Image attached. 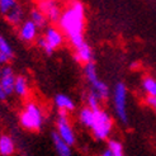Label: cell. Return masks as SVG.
Segmentation results:
<instances>
[{
    "label": "cell",
    "mask_w": 156,
    "mask_h": 156,
    "mask_svg": "<svg viewBox=\"0 0 156 156\" xmlns=\"http://www.w3.org/2000/svg\"><path fill=\"white\" fill-rule=\"evenodd\" d=\"M60 29L67 37L83 33L85 27V8L84 4L79 0H71V3L65 9L64 13H61L58 19Z\"/></svg>",
    "instance_id": "1"
},
{
    "label": "cell",
    "mask_w": 156,
    "mask_h": 156,
    "mask_svg": "<svg viewBox=\"0 0 156 156\" xmlns=\"http://www.w3.org/2000/svg\"><path fill=\"white\" fill-rule=\"evenodd\" d=\"M19 122L22 127L26 129L29 131L41 129L43 124V112L41 107L33 102H29L22 111L19 115Z\"/></svg>",
    "instance_id": "2"
},
{
    "label": "cell",
    "mask_w": 156,
    "mask_h": 156,
    "mask_svg": "<svg viewBox=\"0 0 156 156\" xmlns=\"http://www.w3.org/2000/svg\"><path fill=\"white\" fill-rule=\"evenodd\" d=\"M93 136H94L99 141L107 140L111 135V132L113 129V119L105 111L100 108L95 109V118L90 127Z\"/></svg>",
    "instance_id": "3"
},
{
    "label": "cell",
    "mask_w": 156,
    "mask_h": 156,
    "mask_svg": "<svg viewBox=\"0 0 156 156\" xmlns=\"http://www.w3.org/2000/svg\"><path fill=\"white\" fill-rule=\"evenodd\" d=\"M113 105L114 112L118 119L127 124L128 113H127V87L123 83H117L113 90Z\"/></svg>",
    "instance_id": "4"
},
{
    "label": "cell",
    "mask_w": 156,
    "mask_h": 156,
    "mask_svg": "<svg viewBox=\"0 0 156 156\" xmlns=\"http://www.w3.org/2000/svg\"><path fill=\"white\" fill-rule=\"evenodd\" d=\"M56 132L66 144H69L70 146H74L76 138H75L74 129L69 122L67 114H60L58 115L57 122H56Z\"/></svg>",
    "instance_id": "5"
},
{
    "label": "cell",
    "mask_w": 156,
    "mask_h": 156,
    "mask_svg": "<svg viewBox=\"0 0 156 156\" xmlns=\"http://www.w3.org/2000/svg\"><path fill=\"white\" fill-rule=\"evenodd\" d=\"M37 33L38 27L34 24L33 20L28 19L19 24V37L24 42H33L37 38Z\"/></svg>",
    "instance_id": "6"
},
{
    "label": "cell",
    "mask_w": 156,
    "mask_h": 156,
    "mask_svg": "<svg viewBox=\"0 0 156 156\" xmlns=\"http://www.w3.org/2000/svg\"><path fill=\"white\" fill-rule=\"evenodd\" d=\"M40 9L44 13L47 20H51V22H58L60 17H61V13H62L58 4L55 2V0H46V2H41Z\"/></svg>",
    "instance_id": "7"
},
{
    "label": "cell",
    "mask_w": 156,
    "mask_h": 156,
    "mask_svg": "<svg viewBox=\"0 0 156 156\" xmlns=\"http://www.w3.org/2000/svg\"><path fill=\"white\" fill-rule=\"evenodd\" d=\"M0 81H2V87H3L4 91L6 93V95L9 97L10 94H13L15 75L13 73L12 67L4 66V67L0 69Z\"/></svg>",
    "instance_id": "8"
},
{
    "label": "cell",
    "mask_w": 156,
    "mask_h": 156,
    "mask_svg": "<svg viewBox=\"0 0 156 156\" xmlns=\"http://www.w3.org/2000/svg\"><path fill=\"white\" fill-rule=\"evenodd\" d=\"M44 40L47 42L53 50H56L58 47H61V44L64 43V34H62L61 29L56 28V27H47L44 29Z\"/></svg>",
    "instance_id": "9"
},
{
    "label": "cell",
    "mask_w": 156,
    "mask_h": 156,
    "mask_svg": "<svg viewBox=\"0 0 156 156\" xmlns=\"http://www.w3.org/2000/svg\"><path fill=\"white\" fill-rule=\"evenodd\" d=\"M93 57H94L93 50L87 42H84L81 46L75 48L74 60L76 62H79V64H88V62H91Z\"/></svg>",
    "instance_id": "10"
},
{
    "label": "cell",
    "mask_w": 156,
    "mask_h": 156,
    "mask_svg": "<svg viewBox=\"0 0 156 156\" xmlns=\"http://www.w3.org/2000/svg\"><path fill=\"white\" fill-rule=\"evenodd\" d=\"M53 103L58 109L60 114H67L75 109V103L73 102V99L65 94H57L53 99Z\"/></svg>",
    "instance_id": "11"
},
{
    "label": "cell",
    "mask_w": 156,
    "mask_h": 156,
    "mask_svg": "<svg viewBox=\"0 0 156 156\" xmlns=\"http://www.w3.org/2000/svg\"><path fill=\"white\" fill-rule=\"evenodd\" d=\"M52 142H53V146H55V150L56 152L60 155V156H70L71 155V146L69 144H66L64 140H62L57 132H53L52 133Z\"/></svg>",
    "instance_id": "12"
},
{
    "label": "cell",
    "mask_w": 156,
    "mask_h": 156,
    "mask_svg": "<svg viewBox=\"0 0 156 156\" xmlns=\"http://www.w3.org/2000/svg\"><path fill=\"white\" fill-rule=\"evenodd\" d=\"M15 151V144L10 136L3 135L0 136V155L2 156H10Z\"/></svg>",
    "instance_id": "13"
},
{
    "label": "cell",
    "mask_w": 156,
    "mask_h": 156,
    "mask_svg": "<svg viewBox=\"0 0 156 156\" xmlns=\"http://www.w3.org/2000/svg\"><path fill=\"white\" fill-rule=\"evenodd\" d=\"M95 118V109H91L90 107H85L79 112V121L85 127L90 128Z\"/></svg>",
    "instance_id": "14"
},
{
    "label": "cell",
    "mask_w": 156,
    "mask_h": 156,
    "mask_svg": "<svg viewBox=\"0 0 156 156\" xmlns=\"http://www.w3.org/2000/svg\"><path fill=\"white\" fill-rule=\"evenodd\" d=\"M5 19L13 26H19L23 19V9L17 4L13 9H10L5 14Z\"/></svg>",
    "instance_id": "15"
},
{
    "label": "cell",
    "mask_w": 156,
    "mask_h": 156,
    "mask_svg": "<svg viewBox=\"0 0 156 156\" xmlns=\"http://www.w3.org/2000/svg\"><path fill=\"white\" fill-rule=\"evenodd\" d=\"M91 85V90L93 91H95L97 94L100 97V99H107L108 95H109V88H108V85L99 79V77H97L95 80H93L91 83H89Z\"/></svg>",
    "instance_id": "16"
},
{
    "label": "cell",
    "mask_w": 156,
    "mask_h": 156,
    "mask_svg": "<svg viewBox=\"0 0 156 156\" xmlns=\"http://www.w3.org/2000/svg\"><path fill=\"white\" fill-rule=\"evenodd\" d=\"M13 93L17 94L18 97H26L28 94V83L24 76H15L14 81V89Z\"/></svg>",
    "instance_id": "17"
},
{
    "label": "cell",
    "mask_w": 156,
    "mask_h": 156,
    "mask_svg": "<svg viewBox=\"0 0 156 156\" xmlns=\"http://www.w3.org/2000/svg\"><path fill=\"white\" fill-rule=\"evenodd\" d=\"M142 89L147 95H156V79L154 76H146L142 80Z\"/></svg>",
    "instance_id": "18"
},
{
    "label": "cell",
    "mask_w": 156,
    "mask_h": 156,
    "mask_svg": "<svg viewBox=\"0 0 156 156\" xmlns=\"http://www.w3.org/2000/svg\"><path fill=\"white\" fill-rule=\"evenodd\" d=\"M30 20L34 22V24L38 28H42L46 26V22H47V18H46L44 13L41 9H34L30 12Z\"/></svg>",
    "instance_id": "19"
},
{
    "label": "cell",
    "mask_w": 156,
    "mask_h": 156,
    "mask_svg": "<svg viewBox=\"0 0 156 156\" xmlns=\"http://www.w3.org/2000/svg\"><path fill=\"white\" fill-rule=\"evenodd\" d=\"M107 149L112 152V156H123L124 155L123 145L118 140H109Z\"/></svg>",
    "instance_id": "20"
},
{
    "label": "cell",
    "mask_w": 156,
    "mask_h": 156,
    "mask_svg": "<svg viewBox=\"0 0 156 156\" xmlns=\"http://www.w3.org/2000/svg\"><path fill=\"white\" fill-rule=\"evenodd\" d=\"M100 97L97 94L95 91H90L89 94L87 95V104H88V107H90L91 109H97V108H99V104H100Z\"/></svg>",
    "instance_id": "21"
},
{
    "label": "cell",
    "mask_w": 156,
    "mask_h": 156,
    "mask_svg": "<svg viewBox=\"0 0 156 156\" xmlns=\"http://www.w3.org/2000/svg\"><path fill=\"white\" fill-rule=\"evenodd\" d=\"M0 52L8 55L10 58H13V56H14V52H13L12 46L8 43V41L5 40L4 37H2V36H0Z\"/></svg>",
    "instance_id": "22"
},
{
    "label": "cell",
    "mask_w": 156,
    "mask_h": 156,
    "mask_svg": "<svg viewBox=\"0 0 156 156\" xmlns=\"http://www.w3.org/2000/svg\"><path fill=\"white\" fill-rule=\"evenodd\" d=\"M15 5H17V0H0V13L5 15Z\"/></svg>",
    "instance_id": "23"
},
{
    "label": "cell",
    "mask_w": 156,
    "mask_h": 156,
    "mask_svg": "<svg viewBox=\"0 0 156 156\" xmlns=\"http://www.w3.org/2000/svg\"><path fill=\"white\" fill-rule=\"evenodd\" d=\"M67 38H69V42H70V44H71L74 48L79 47V46H81V44L85 42V40H84V34H83V33H77V34L69 36Z\"/></svg>",
    "instance_id": "24"
},
{
    "label": "cell",
    "mask_w": 156,
    "mask_h": 156,
    "mask_svg": "<svg viewBox=\"0 0 156 156\" xmlns=\"http://www.w3.org/2000/svg\"><path fill=\"white\" fill-rule=\"evenodd\" d=\"M37 44H38V47L43 50V52H44L46 55H52V53H53V51H55V50L51 47V46H50L47 42H46L44 37H40V38H37Z\"/></svg>",
    "instance_id": "25"
},
{
    "label": "cell",
    "mask_w": 156,
    "mask_h": 156,
    "mask_svg": "<svg viewBox=\"0 0 156 156\" xmlns=\"http://www.w3.org/2000/svg\"><path fill=\"white\" fill-rule=\"evenodd\" d=\"M146 103H147V105H150L151 108L156 109V95H147Z\"/></svg>",
    "instance_id": "26"
},
{
    "label": "cell",
    "mask_w": 156,
    "mask_h": 156,
    "mask_svg": "<svg viewBox=\"0 0 156 156\" xmlns=\"http://www.w3.org/2000/svg\"><path fill=\"white\" fill-rule=\"evenodd\" d=\"M12 58L8 56V55H5V53H3V52H0V65H6L8 62H9Z\"/></svg>",
    "instance_id": "27"
},
{
    "label": "cell",
    "mask_w": 156,
    "mask_h": 156,
    "mask_svg": "<svg viewBox=\"0 0 156 156\" xmlns=\"http://www.w3.org/2000/svg\"><path fill=\"white\" fill-rule=\"evenodd\" d=\"M6 98H8V95H6V93L4 91L3 87H2V81H0V100H5Z\"/></svg>",
    "instance_id": "28"
},
{
    "label": "cell",
    "mask_w": 156,
    "mask_h": 156,
    "mask_svg": "<svg viewBox=\"0 0 156 156\" xmlns=\"http://www.w3.org/2000/svg\"><path fill=\"white\" fill-rule=\"evenodd\" d=\"M102 155H103V156H112V152L109 151L108 149H105V150L103 151V154H102Z\"/></svg>",
    "instance_id": "29"
},
{
    "label": "cell",
    "mask_w": 156,
    "mask_h": 156,
    "mask_svg": "<svg viewBox=\"0 0 156 156\" xmlns=\"http://www.w3.org/2000/svg\"><path fill=\"white\" fill-rule=\"evenodd\" d=\"M38 2H40V3H41V2H46V0H38Z\"/></svg>",
    "instance_id": "30"
}]
</instances>
